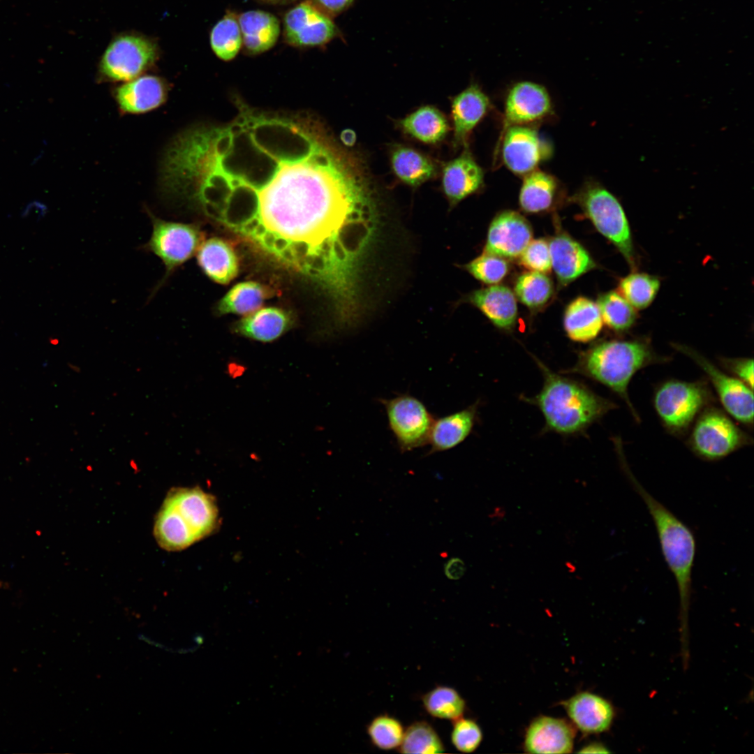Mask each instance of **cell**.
<instances>
[{
	"label": "cell",
	"mask_w": 754,
	"mask_h": 754,
	"mask_svg": "<svg viewBox=\"0 0 754 754\" xmlns=\"http://www.w3.org/2000/svg\"><path fill=\"white\" fill-rule=\"evenodd\" d=\"M197 207L339 304L358 296L378 205L364 162L324 134L286 118L253 116L212 149Z\"/></svg>",
	"instance_id": "6da1fadb"
},
{
	"label": "cell",
	"mask_w": 754,
	"mask_h": 754,
	"mask_svg": "<svg viewBox=\"0 0 754 754\" xmlns=\"http://www.w3.org/2000/svg\"><path fill=\"white\" fill-rule=\"evenodd\" d=\"M621 468L643 501L653 522L664 559L676 581L680 603L682 652L688 648V615L696 540L692 530L652 496L637 480L626 461Z\"/></svg>",
	"instance_id": "7a4b0ae2"
},
{
	"label": "cell",
	"mask_w": 754,
	"mask_h": 754,
	"mask_svg": "<svg viewBox=\"0 0 754 754\" xmlns=\"http://www.w3.org/2000/svg\"><path fill=\"white\" fill-rule=\"evenodd\" d=\"M544 378L541 391L528 401L541 411L545 426L562 434L585 430L615 404L585 385L559 375L535 359Z\"/></svg>",
	"instance_id": "3957f363"
},
{
	"label": "cell",
	"mask_w": 754,
	"mask_h": 754,
	"mask_svg": "<svg viewBox=\"0 0 754 754\" xmlns=\"http://www.w3.org/2000/svg\"><path fill=\"white\" fill-rule=\"evenodd\" d=\"M668 359L658 355L646 340H609L597 343L581 353L572 371L609 388L625 401L634 418L639 421L638 413L629 397V383L638 371L665 362Z\"/></svg>",
	"instance_id": "277c9868"
},
{
	"label": "cell",
	"mask_w": 754,
	"mask_h": 754,
	"mask_svg": "<svg viewBox=\"0 0 754 754\" xmlns=\"http://www.w3.org/2000/svg\"><path fill=\"white\" fill-rule=\"evenodd\" d=\"M653 402L665 429L673 435L682 436L700 414L713 405L714 396L705 380H669L656 387Z\"/></svg>",
	"instance_id": "5b68a950"
},
{
	"label": "cell",
	"mask_w": 754,
	"mask_h": 754,
	"mask_svg": "<svg viewBox=\"0 0 754 754\" xmlns=\"http://www.w3.org/2000/svg\"><path fill=\"white\" fill-rule=\"evenodd\" d=\"M572 200L582 209L596 228L634 265V251L627 217L619 200L594 180L587 181Z\"/></svg>",
	"instance_id": "8992f818"
},
{
	"label": "cell",
	"mask_w": 754,
	"mask_h": 754,
	"mask_svg": "<svg viewBox=\"0 0 754 754\" xmlns=\"http://www.w3.org/2000/svg\"><path fill=\"white\" fill-rule=\"evenodd\" d=\"M688 445L698 457L707 461L723 459L752 443V438L723 410L711 405L697 417Z\"/></svg>",
	"instance_id": "52a82bcc"
},
{
	"label": "cell",
	"mask_w": 754,
	"mask_h": 754,
	"mask_svg": "<svg viewBox=\"0 0 754 754\" xmlns=\"http://www.w3.org/2000/svg\"><path fill=\"white\" fill-rule=\"evenodd\" d=\"M160 50L156 40L134 32L116 36L103 52L98 68L101 80L129 81L154 66Z\"/></svg>",
	"instance_id": "ba28073f"
},
{
	"label": "cell",
	"mask_w": 754,
	"mask_h": 754,
	"mask_svg": "<svg viewBox=\"0 0 754 754\" xmlns=\"http://www.w3.org/2000/svg\"><path fill=\"white\" fill-rule=\"evenodd\" d=\"M379 401L401 452L428 445L435 418L422 401L408 393Z\"/></svg>",
	"instance_id": "9c48e42d"
},
{
	"label": "cell",
	"mask_w": 754,
	"mask_h": 754,
	"mask_svg": "<svg viewBox=\"0 0 754 754\" xmlns=\"http://www.w3.org/2000/svg\"><path fill=\"white\" fill-rule=\"evenodd\" d=\"M149 214L152 232L145 248L164 264L166 272L163 281L197 253L204 241V234L195 224L165 221Z\"/></svg>",
	"instance_id": "30bf717a"
},
{
	"label": "cell",
	"mask_w": 754,
	"mask_h": 754,
	"mask_svg": "<svg viewBox=\"0 0 754 754\" xmlns=\"http://www.w3.org/2000/svg\"><path fill=\"white\" fill-rule=\"evenodd\" d=\"M674 346L679 352L691 359L706 374L725 411L741 424L752 427L753 389L731 374H726L696 350L680 345Z\"/></svg>",
	"instance_id": "8fae6325"
},
{
	"label": "cell",
	"mask_w": 754,
	"mask_h": 754,
	"mask_svg": "<svg viewBox=\"0 0 754 754\" xmlns=\"http://www.w3.org/2000/svg\"><path fill=\"white\" fill-rule=\"evenodd\" d=\"M286 41L295 46L313 47L327 43L337 35L331 18L310 1L288 10L283 21Z\"/></svg>",
	"instance_id": "7c38bea8"
},
{
	"label": "cell",
	"mask_w": 754,
	"mask_h": 754,
	"mask_svg": "<svg viewBox=\"0 0 754 754\" xmlns=\"http://www.w3.org/2000/svg\"><path fill=\"white\" fill-rule=\"evenodd\" d=\"M501 138L503 162L515 174L526 175L550 156L549 146L532 128L512 126Z\"/></svg>",
	"instance_id": "4fadbf2b"
},
{
	"label": "cell",
	"mask_w": 754,
	"mask_h": 754,
	"mask_svg": "<svg viewBox=\"0 0 754 754\" xmlns=\"http://www.w3.org/2000/svg\"><path fill=\"white\" fill-rule=\"evenodd\" d=\"M532 237L531 226L522 215L512 210L503 211L489 226L485 252L515 258L521 255Z\"/></svg>",
	"instance_id": "5bb4252c"
},
{
	"label": "cell",
	"mask_w": 754,
	"mask_h": 754,
	"mask_svg": "<svg viewBox=\"0 0 754 754\" xmlns=\"http://www.w3.org/2000/svg\"><path fill=\"white\" fill-rule=\"evenodd\" d=\"M164 502L178 512L196 540L209 535L216 526L215 502L198 487L174 489Z\"/></svg>",
	"instance_id": "9a60e30c"
},
{
	"label": "cell",
	"mask_w": 754,
	"mask_h": 754,
	"mask_svg": "<svg viewBox=\"0 0 754 754\" xmlns=\"http://www.w3.org/2000/svg\"><path fill=\"white\" fill-rule=\"evenodd\" d=\"M551 109V99L544 87L528 81L518 82L510 89L506 98L502 133L512 126L541 119Z\"/></svg>",
	"instance_id": "2e32d148"
},
{
	"label": "cell",
	"mask_w": 754,
	"mask_h": 754,
	"mask_svg": "<svg viewBox=\"0 0 754 754\" xmlns=\"http://www.w3.org/2000/svg\"><path fill=\"white\" fill-rule=\"evenodd\" d=\"M168 87L166 82L157 75L138 77L119 86L114 97L120 110L128 114H142L151 111L165 103Z\"/></svg>",
	"instance_id": "e0dca14e"
},
{
	"label": "cell",
	"mask_w": 754,
	"mask_h": 754,
	"mask_svg": "<svg viewBox=\"0 0 754 754\" xmlns=\"http://www.w3.org/2000/svg\"><path fill=\"white\" fill-rule=\"evenodd\" d=\"M549 247L552 267L562 286L568 285L596 266L588 251L561 230L550 239Z\"/></svg>",
	"instance_id": "ac0fdd59"
},
{
	"label": "cell",
	"mask_w": 754,
	"mask_h": 754,
	"mask_svg": "<svg viewBox=\"0 0 754 754\" xmlns=\"http://www.w3.org/2000/svg\"><path fill=\"white\" fill-rule=\"evenodd\" d=\"M574 738V729L566 720L540 716L528 727L524 748L530 753H569Z\"/></svg>",
	"instance_id": "d6986e66"
},
{
	"label": "cell",
	"mask_w": 754,
	"mask_h": 754,
	"mask_svg": "<svg viewBox=\"0 0 754 754\" xmlns=\"http://www.w3.org/2000/svg\"><path fill=\"white\" fill-rule=\"evenodd\" d=\"M484 172L468 149L449 161L443 170V190L451 206L478 191Z\"/></svg>",
	"instance_id": "ffe728a7"
},
{
	"label": "cell",
	"mask_w": 754,
	"mask_h": 754,
	"mask_svg": "<svg viewBox=\"0 0 754 754\" xmlns=\"http://www.w3.org/2000/svg\"><path fill=\"white\" fill-rule=\"evenodd\" d=\"M575 725L584 733L608 730L614 718L612 705L603 697L588 692L578 693L563 702Z\"/></svg>",
	"instance_id": "44dd1931"
},
{
	"label": "cell",
	"mask_w": 754,
	"mask_h": 754,
	"mask_svg": "<svg viewBox=\"0 0 754 754\" xmlns=\"http://www.w3.org/2000/svg\"><path fill=\"white\" fill-rule=\"evenodd\" d=\"M490 107L487 96L475 84H472L452 101L451 112L454 126V143H466L470 133L486 114Z\"/></svg>",
	"instance_id": "7402d4cb"
},
{
	"label": "cell",
	"mask_w": 754,
	"mask_h": 754,
	"mask_svg": "<svg viewBox=\"0 0 754 754\" xmlns=\"http://www.w3.org/2000/svg\"><path fill=\"white\" fill-rule=\"evenodd\" d=\"M478 404L461 411L435 418L428 445L429 454L451 450L470 435L475 425Z\"/></svg>",
	"instance_id": "603a6c76"
},
{
	"label": "cell",
	"mask_w": 754,
	"mask_h": 754,
	"mask_svg": "<svg viewBox=\"0 0 754 754\" xmlns=\"http://www.w3.org/2000/svg\"><path fill=\"white\" fill-rule=\"evenodd\" d=\"M468 298L497 327L508 330L515 324L517 301L508 287L491 286L473 292Z\"/></svg>",
	"instance_id": "cb8c5ba5"
},
{
	"label": "cell",
	"mask_w": 754,
	"mask_h": 754,
	"mask_svg": "<svg viewBox=\"0 0 754 754\" xmlns=\"http://www.w3.org/2000/svg\"><path fill=\"white\" fill-rule=\"evenodd\" d=\"M198 263L212 281L228 284L239 272V260L232 246L219 237L203 241L197 251Z\"/></svg>",
	"instance_id": "d4e9b609"
},
{
	"label": "cell",
	"mask_w": 754,
	"mask_h": 754,
	"mask_svg": "<svg viewBox=\"0 0 754 754\" xmlns=\"http://www.w3.org/2000/svg\"><path fill=\"white\" fill-rule=\"evenodd\" d=\"M293 324L288 313L282 309L267 307L246 315L234 326L235 333L262 342H270L285 334Z\"/></svg>",
	"instance_id": "484cf974"
},
{
	"label": "cell",
	"mask_w": 754,
	"mask_h": 754,
	"mask_svg": "<svg viewBox=\"0 0 754 754\" xmlns=\"http://www.w3.org/2000/svg\"><path fill=\"white\" fill-rule=\"evenodd\" d=\"M242 44L251 54L263 53L272 48L280 34L278 19L272 13L260 10L242 13L238 19Z\"/></svg>",
	"instance_id": "4316f807"
},
{
	"label": "cell",
	"mask_w": 754,
	"mask_h": 754,
	"mask_svg": "<svg viewBox=\"0 0 754 754\" xmlns=\"http://www.w3.org/2000/svg\"><path fill=\"white\" fill-rule=\"evenodd\" d=\"M561 188L558 180L541 170L526 174L519 193V205L528 214L547 212L559 202Z\"/></svg>",
	"instance_id": "83f0119b"
},
{
	"label": "cell",
	"mask_w": 754,
	"mask_h": 754,
	"mask_svg": "<svg viewBox=\"0 0 754 754\" xmlns=\"http://www.w3.org/2000/svg\"><path fill=\"white\" fill-rule=\"evenodd\" d=\"M603 323L598 304L584 297L574 300L565 311L564 330L574 341L586 343L593 340L600 332Z\"/></svg>",
	"instance_id": "f1b7e54d"
},
{
	"label": "cell",
	"mask_w": 754,
	"mask_h": 754,
	"mask_svg": "<svg viewBox=\"0 0 754 754\" xmlns=\"http://www.w3.org/2000/svg\"><path fill=\"white\" fill-rule=\"evenodd\" d=\"M399 124L405 133L426 144L441 142L449 131L445 117L430 105L418 108L401 119Z\"/></svg>",
	"instance_id": "f546056e"
},
{
	"label": "cell",
	"mask_w": 754,
	"mask_h": 754,
	"mask_svg": "<svg viewBox=\"0 0 754 754\" xmlns=\"http://www.w3.org/2000/svg\"><path fill=\"white\" fill-rule=\"evenodd\" d=\"M391 165L395 175L404 184L413 187L436 174V165L429 158L405 146H397L392 149Z\"/></svg>",
	"instance_id": "4dcf8cb0"
},
{
	"label": "cell",
	"mask_w": 754,
	"mask_h": 754,
	"mask_svg": "<svg viewBox=\"0 0 754 754\" xmlns=\"http://www.w3.org/2000/svg\"><path fill=\"white\" fill-rule=\"evenodd\" d=\"M273 295L266 285L256 281L237 283L222 297L217 306L221 314L249 315L257 310Z\"/></svg>",
	"instance_id": "1f68e13d"
},
{
	"label": "cell",
	"mask_w": 754,
	"mask_h": 754,
	"mask_svg": "<svg viewBox=\"0 0 754 754\" xmlns=\"http://www.w3.org/2000/svg\"><path fill=\"white\" fill-rule=\"evenodd\" d=\"M154 535L158 544L168 550H180L197 541L178 512L165 503L157 515Z\"/></svg>",
	"instance_id": "d6a6232c"
},
{
	"label": "cell",
	"mask_w": 754,
	"mask_h": 754,
	"mask_svg": "<svg viewBox=\"0 0 754 754\" xmlns=\"http://www.w3.org/2000/svg\"><path fill=\"white\" fill-rule=\"evenodd\" d=\"M214 54L223 61L235 57L242 45V36L235 15L229 12L213 27L209 36Z\"/></svg>",
	"instance_id": "836d02e7"
},
{
	"label": "cell",
	"mask_w": 754,
	"mask_h": 754,
	"mask_svg": "<svg viewBox=\"0 0 754 754\" xmlns=\"http://www.w3.org/2000/svg\"><path fill=\"white\" fill-rule=\"evenodd\" d=\"M515 293L522 304L536 309L544 306L551 300L554 286L550 278L544 273L530 271L517 278Z\"/></svg>",
	"instance_id": "e575fe53"
},
{
	"label": "cell",
	"mask_w": 754,
	"mask_h": 754,
	"mask_svg": "<svg viewBox=\"0 0 754 754\" xmlns=\"http://www.w3.org/2000/svg\"><path fill=\"white\" fill-rule=\"evenodd\" d=\"M603 322L611 330L622 332L634 324L637 314L635 308L616 291L602 295L598 302Z\"/></svg>",
	"instance_id": "d590c367"
},
{
	"label": "cell",
	"mask_w": 754,
	"mask_h": 754,
	"mask_svg": "<svg viewBox=\"0 0 754 754\" xmlns=\"http://www.w3.org/2000/svg\"><path fill=\"white\" fill-rule=\"evenodd\" d=\"M425 710L433 717L454 720L461 717L465 702L454 688L437 686L423 695Z\"/></svg>",
	"instance_id": "8d00e7d4"
},
{
	"label": "cell",
	"mask_w": 754,
	"mask_h": 754,
	"mask_svg": "<svg viewBox=\"0 0 754 754\" xmlns=\"http://www.w3.org/2000/svg\"><path fill=\"white\" fill-rule=\"evenodd\" d=\"M660 287L658 278L645 273H632L619 283V293L635 309L647 307Z\"/></svg>",
	"instance_id": "74e56055"
},
{
	"label": "cell",
	"mask_w": 754,
	"mask_h": 754,
	"mask_svg": "<svg viewBox=\"0 0 754 754\" xmlns=\"http://www.w3.org/2000/svg\"><path fill=\"white\" fill-rule=\"evenodd\" d=\"M402 753H441L444 746L434 729L427 722L417 721L406 730L398 748Z\"/></svg>",
	"instance_id": "f35d334b"
},
{
	"label": "cell",
	"mask_w": 754,
	"mask_h": 754,
	"mask_svg": "<svg viewBox=\"0 0 754 754\" xmlns=\"http://www.w3.org/2000/svg\"><path fill=\"white\" fill-rule=\"evenodd\" d=\"M367 733L376 747L383 750H392L399 747L404 730L401 723L396 718L387 715H380L369 724Z\"/></svg>",
	"instance_id": "ab89813d"
},
{
	"label": "cell",
	"mask_w": 754,
	"mask_h": 754,
	"mask_svg": "<svg viewBox=\"0 0 754 754\" xmlns=\"http://www.w3.org/2000/svg\"><path fill=\"white\" fill-rule=\"evenodd\" d=\"M464 268L476 279L491 285L499 283L507 276L510 266L505 258L484 252L465 265Z\"/></svg>",
	"instance_id": "60d3db41"
},
{
	"label": "cell",
	"mask_w": 754,
	"mask_h": 754,
	"mask_svg": "<svg viewBox=\"0 0 754 754\" xmlns=\"http://www.w3.org/2000/svg\"><path fill=\"white\" fill-rule=\"evenodd\" d=\"M454 720L451 734L452 743L459 751H474L482 741V734L480 727L475 721L468 718L460 717Z\"/></svg>",
	"instance_id": "b9f144b4"
},
{
	"label": "cell",
	"mask_w": 754,
	"mask_h": 754,
	"mask_svg": "<svg viewBox=\"0 0 754 754\" xmlns=\"http://www.w3.org/2000/svg\"><path fill=\"white\" fill-rule=\"evenodd\" d=\"M520 264L533 272L547 273L552 269L549 243L543 239L531 240L520 255Z\"/></svg>",
	"instance_id": "7bdbcfd3"
},
{
	"label": "cell",
	"mask_w": 754,
	"mask_h": 754,
	"mask_svg": "<svg viewBox=\"0 0 754 754\" xmlns=\"http://www.w3.org/2000/svg\"><path fill=\"white\" fill-rule=\"evenodd\" d=\"M720 364L732 376L753 390V360L748 357H719Z\"/></svg>",
	"instance_id": "ee69618b"
},
{
	"label": "cell",
	"mask_w": 754,
	"mask_h": 754,
	"mask_svg": "<svg viewBox=\"0 0 754 754\" xmlns=\"http://www.w3.org/2000/svg\"><path fill=\"white\" fill-rule=\"evenodd\" d=\"M354 0H313L316 6L327 15H337L346 10Z\"/></svg>",
	"instance_id": "f6af8a7d"
},
{
	"label": "cell",
	"mask_w": 754,
	"mask_h": 754,
	"mask_svg": "<svg viewBox=\"0 0 754 754\" xmlns=\"http://www.w3.org/2000/svg\"><path fill=\"white\" fill-rule=\"evenodd\" d=\"M466 568L464 562L460 558L453 557L444 565L445 576L452 580L459 579L465 574Z\"/></svg>",
	"instance_id": "bcb514c9"
},
{
	"label": "cell",
	"mask_w": 754,
	"mask_h": 754,
	"mask_svg": "<svg viewBox=\"0 0 754 754\" xmlns=\"http://www.w3.org/2000/svg\"><path fill=\"white\" fill-rule=\"evenodd\" d=\"M579 753H609V751L602 744L592 743L584 747L581 751H579Z\"/></svg>",
	"instance_id": "7dc6e473"
},
{
	"label": "cell",
	"mask_w": 754,
	"mask_h": 754,
	"mask_svg": "<svg viewBox=\"0 0 754 754\" xmlns=\"http://www.w3.org/2000/svg\"><path fill=\"white\" fill-rule=\"evenodd\" d=\"M68 365L70 367V369H71L74 371H75V372H80V368L79 367H77V366H76V365H75L73 364H71V363H68Z\"/></svg>",
	"instance_id": "c3c4849f"
},
{
	"label": "cell",
	"mask_w": 754,
	"mask_h": 754,
	"mask_svg": "<svg viewBox=\"0 0 754 754\" xmlns=\"http://www.w3.org/2000/svg\"><path fill=\"white\" fill-rule=\"evenodd\" d=\"M272 1H275V0H272Z\"/></svg>",
	"instance_id": "681fc988"
}]
</instances>
